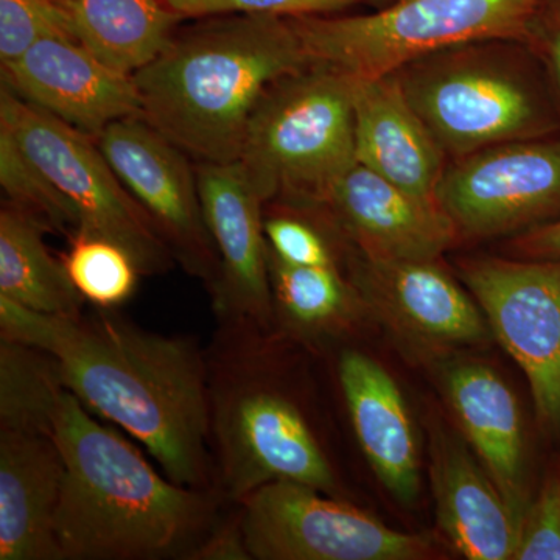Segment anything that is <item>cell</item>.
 Returning <instances> with one entry per match:
<instances>
[{
    "label": "cell",
    "instance_id": "24",
    "mask_svg": "<svg viewBox=\"0 0 560 560\" xmlns=\"http://www.w3.org/2000/svg\"><path fill=\"white\" fill-rule=\"evenodd\" d=\"M272 324L278 320L305 338L337 335L348 329L359 311V291L341 275L338 264L289 265L268 250Z\"/></svg>",
    "mask_w": 560,
    "mask_h": 560
},
{
    "label": "cell",
    "instance_id": "17",
    "mask_svg": "<svg viewBox=\"0 0 560 560\" xmlns=\"http://www.w3.org/2000/svg\"><path fill=\"white\" fill-rule=\"evenodd\" d=\"M353 142L357 164L415 197L438 201L442 149L393 75L353 79Z\"/></svg>",
    "mask_w": 560,
    "mask_h": 560
},
{
    "label": "cell",
    "instance_id": "15",
    "mask_svg": "<svg viewBox=\"0 0 560 560\" xmlns=\"http://www.w3.org/2000/svg\"><path fill=\"white\" fill-rule=\"evenodd\" d=\"M3 83L32 105L91 138L113 121L140 116L131 75L110 69L69 36H47L2 62Z\"/></svg>",
    "mask_w": 560,
    "mask_h": 560
},
{
    "label": "cell",
    "instance_id": "19",
    "mask_svg": "<svg viewBox=\"0 0 560 560\" xmlns=\"http://www.w3.org/2000/svg\"><path fill=\"white\" fill-rule=\"evenodd\" d=\"M65 460L50 434L0 430V560H60Z\"/></svg>",
    "mask_w": 560,
    "mask_h": 560
},
{
    "label": "cell",
    "instance_id": "5",
    "mask_svg": "<svg viewBox=\"0 0 560 560\" xmlns=\"http://www.w3.org/2000/svg\"><path fill=\"white\" fill-rule=\"evenodd\" d=\"M237 162L265 205H318L357 164L353 79L308 65L275 81L250 116Z\"/></svg>",
    "mask_w": 560,
    "mask_h": 560
},
{
    "label": "cell",
    "instance_id": "28",
    "mask_svg": "<svg viewBox=\"0 0 560 560\" xmlns=\"http://www.w3.org/2000/svg\"><path fill=\"white\" fill-rule=\"evenodd\" d=\"M47 36L73 38L72 22L62 3L58 0H0V61L16 60Z\"/></svg>",
    "mask_w": 560,
    "mask_h": 560
},
{
    "label": "cell",
    "instance_id": "12",
    "mask_svg": "<svg viewBox=\"0 0 560 560\" xmlns=\"http://www.w3.org/2000/svg\"><path fill=\"white\" fill-rule=\"evenodd\" d=\"M202 213L219 254L212 289L217 320L272 326L265 202L238 162L198 164Z\"/></svg>",
    "mask_w": 560,
    "mask_h": 560
},
{
    "label": "cell",
    "instance_id": "9",
    "mask_svg": "<svg viewBox=\"0 0 560 560\" xmlns=\"http://www.w3.org/2000/svg\"><path fill=\"white\" fill-rule=\"evenodd\" d=\"M463 279L493 337L525 372L541 422L559 431L560 260H474Z\"/></svg>",
    "mask_w": 560,
    "mask_h": 560
},
{
    "label": "cell",
    "instance_id": "21",
    "mask_svg": "<svg viewBox=\"0 0 560 560\" xmlns=\"http://www.w3.org/2000/svg\"><path fill=\"white\" fill-rule=\"evenodd\" d=\"M445 393L482 467L523 523L529 506L521 407L508 383L480 363H460L445 377Z\"/></svg>",
    "mask_w": 560,
    "mask_h": 560
},
{
    "label": "cell",
    "instance_id": "33",
    "mask_svg": "<svg viewBox=\"0 0 560 560\" xmlns=\"http://www.w3.org/2000/svg\"><path fill=\"white\" fill-rule=\"evenodd\" d=\"M514 248L526 259L560 260V220L523 232L515 238Z\"/></svg>",
    "mask_w": 560,
    "mask_h": 560
},
{
    "label": "cell",
    "instance_id": "3",
    "mask_svg": "<svg viewBox=\"0 0 560 560\" xmlns=\"http://www.w3.org/2000/svg\"><path fill=\"white\" fill-rule=\"evenodd\" d=\"M308 65L291 18L224 14L173 38L132 75L139 117L198 164L237 162L261 95Z\"/></svg>",
    "mask_w": 560,
    "mask_h": 560
},
{
    "label": "cell",
    "instance_id": "23",
    "mask_svg": "<svg viewBox=\"0 0 560 560\" xmlns=\"http://www.w3.org/2000/svg\"><path fill=\"white\" fill-rule=\"evenodd\" d=\"M49 231L32 213L5 202L0 210V298L46 315H75L86 301L62 259L44 242Z\"/></svg>",
    "mask_w": 560,
    "mask_h": 560
},
{
    "label": "cell",
    "instance_id": "13",
    "mask_svg": "<svg viewBox=\"0 0 560 560\" xmlns=\"http://www.w3.org/2000/svg\"><path fill=\"white\" fill-rule=\"evenodd\" d=\"M401 88L442 151L463 158L523 138L536 121L528 92L501 70H436Z\"/></svg>",
    "mask_w": 560,
    "mask_h": 560
},
{
    "label": "cell",
    "instance_id": "27",
    "mask_svg": "<svg viewBox=\"0 0 560 560\" xmlns=\"http://www.w3.org/2000/svg\"><path fill=\"white\" fill-rule=\"evenodd\" d=\"M0 186L11 205L32 213L50 232L70 237L80 230L75 208L3 125H0Z\"/></svg>",
    "mask_w": 560,
    "mask_h": 560
},
{
    "label": "cell",
    "instance_id": "1",
    "mask_svg": "<svg viewBox=\"0 0 560 560\" xmlns=\"http://www.w3.org/2000/svg\"><path fill=\"white\" fill-rule=\"evenodd\" d=\"M0 338L49 353L62 386L145 447L172 481L215 490L208 363L198 342L143 330L117 311L46 315L5 298Z\"/></svg>",
    "mask_w": 560,
    "mask_h": 560
},
{
    "label": "cell",
    "instance_id": "31",
    "mask_svg": "<svg viewBox=\"0 0 560 560\" xmlns=\"http://www.w3.org/2000/svg\"><path fill=\"white\" fill-rule=\"evenodd\" d=\"M512 560H560V470L530 501Z\"/></svg>",
    "mask_w": 560,
    "mask_h": 560
},
{
    "label": "cell",
    "instance_id": "26",
    "mask_svg": "<svg viewBox=\"0 0 560 560\" xmlns=\"http://www.w3.org/2000/svg\"><path fill=\"white\" fill-rule=\"evenodd\" d=\"M61 259L86 304L105 311H117L130 301L142 276L121 246L84 231L70 235Z\"/></svg>",
    "mask_w": 560,
    "mask_h": 560
},
{
    "label": "cell",
    "instance_id": "2",
    "mask_svg": "<svg viewBox=\"0 0 560 560\" xmlns=\"http://www.w3.org/2000/svg\"><path fill=\"white\" fill-rule=\"evenodd\" d=\"M65 460L57 518L60 560H187L230 504L158 471L68 389L51 422Z\"/></svg>",
    "mask_w": 560,
    "mask_h": 560
},
{
    "label": "cell",
    "instance_id": "10",
    "mask_svg": "<svg viewBox=\"0 0 560 560\" xmlns=\"http://www.w3.org/2000/svg\"><path fill=\"white\" fill-rule=\"evenodd\" d=\"M95 142L149 213L176 264L212 289L219 254L202 213L197 168L191 167L189 154L139 116L113 121Z\"/></svg>",
    "mask_w": 560,
    "mask_h": 560
},
{
    "label": "cell",
    "instance_id": "22",
    "mask_svg": "<svg viewBox=\"0 0 560 560\" xmlns=\"http://www.w3.org/2000/svg\"><path fill=\"white\" fill-rule=\"evenodd\" d=\"M73 38L110 69L135 75L167 49L178 14L164 0H66Z\"/></svg>",
    "mask_w": 560,
    "mask_h": 560
},
{
    "label": "cell",
    "instance_id": "35",
    "mask_svg": "<svg viewBox=\"0 0 560 560\" xmlns=\"http://www.w3.org/2000/svg\"><path fill=\"white\" fill-rule=\"evenodd\" d=\"M58 2L62 3V2H66V0H58Z\"/></svg>",
    "mask_w": 560,
    "mask_h": 560
},
{
    "label": "cell",
    "instance_id": "7",
    "mask_svg": "<svg viewBox=\"0 0 560 560\" xmlns=\"http://www.w3.org/2000/svg\"><path fill=\"white\" fill-rule=\"evenodd\" d=\"M0 125L75 208L79 231L121 246L142 276L164 275L175 267L167 243L110 167L94 138L7 86L0 94Z\"/></svg>",
    "mask_w": 560,
    "mask_h": 560
},
{
    "label": "cell",
    "instance_id": "4",
    "mask_svg": "<svg viewBox=\"0 0 560 560\" xmlns=\"http://www.w3.org/2000/svg\"><path fill=\"white\" fill-rule=\"evenodd\" d=\"M217 323L205 349L215 492L235 504L267 482L294 481L338 497L337 474L315 427L300 400L272 377L271 327Z\"/></svg>",
    "mask_w": 560,
    "mask_h": 560
},
{
    "label": "cell",
    "instance_id": "20",
    "mask_svg": "<svg viewBox=\"0 0 560 560\" xmlns=\"http://www.w3.org/2000/svg\"><path fill=\"white\" fill-rule=\"evenodd\" d=\"M338 381L357 440L378 481L394 499L415 503L420 456L407 401L385 368L359 350L338 360Z\"/></svg>",
    "mask_w": 560,
    "mask_h": 560
},
{
    "label": "cell",
    "instance_id": "30",
    "mask_svg": "<svg viewBox=\"0 0 560 560\" xmlns=\"http://www.w3.org/2000/svg\"><path fill=\"white\" fill-rule=\"evenodd\" d=\"M178 16L202 18L224 14H271L280 18L318 16L337 13L359 0H164Z\"/></svg>",
    "mask_w": 560,
    "mask_h": 560
},
{
    "label": "cell",
    "instance_id": "14",
    "mask_svg": "<svg viewBox=\"0 0 560 560\" xmlns=\"http://www.w3.org/2000/svg\"><path fill=\"white\" fill-rule=\"evenodd\" d=\"M308 208L323 209L368 260H436L458 234L440 202L415 197L360 164Z\"/></svg>",
    "mask_w": 560,
    "mask_h": 560
},
{
    "label": "cell",
    "instance_id": "16",
    "mask_svg": "<svg viewBox=\"0 0 560 560\" xmlns=\"http://www.w3.org/2000/svg\"><path fill=\"white\" fill-rule=\"evenodd\" d=\"M434 261L364 259L352 283L363 305L412 345L436 350L488 340L480 305Z\"/></svg>",
    "mask_w": 560,
    "mask_h": 560
},
{
    "label": "cell",
    "instance_id": "29",
    "mask_svg": "<svg viewBox=\"0 0 560 560\" xmlns=\"http://www.w3.org/2000/svg\"><path fill=\"white\" fill-rule=\"evenodd\" d=\"M265 235L272 257L289 265L338 264L331 241L323 228L293 212H265Z\"/></svg>",
    "mask_w": 560,
    "mask_h": 560
},
{
    "label": "cell",
    "instance_id": "11",
    "mask_svg": "<svg viewBox=\"0 0 560 560\" xmlns=\"http://www.w3.org/2000/svg\"><path fill=\"white\" fill-rule=\"evenodd\" d=\"M436 200L466 237H495L560 210V140L501 143L444 172Z\"/></svg>",
    "mask_w": 560,
    "mask_h": 560
},
{
    "label": "cell",
    "instance_id": "8",
    "mask_svg": "<svg viewBox=\"0 0 560 560\" xmlns=\"http://www.w3.org/2000/svg\"><path fill=\"white\" fill-rule=\"evenodd\" d=\"M235 504L250 560H425L438 555L429 536L393 529L301 482H267Z\"/></svg>",
    "mask_w": 560,
    "mask_h": 560
},
{
    "label": "cell",
    "instance_id": "18",
    "mask_svg": "<svg viewBox=\"0 0 560 560\" xmlns=\"http://www.w3.org/2000/svg\"><path fill=\"white\" fill-rule=\"evenodd\" d=\"M438 523L455 550L470 560H512L522 521L488 470L466 445L436 430L430 445Z\"/></svg>",
    "mask_w": 560,
    "mask_h": 560
},
{
    "label": "cell",
    "instance_id": "25",
    "mask_svg": "<svg viewBox=\"0 0 560 560\" xmlns=\"http://www.w3.org/2000/svg\"><path fill=\"white\" fill-rule=\"evenodd\" d=\"M65 386L49 353L0 338V430L50 434Z\"/></svg>",
    "mask_w": 560,
    "mask_h": 560
},
{
    "label": "cell",
    "instance_id": "32",
    "mask_svg": "<svg viewBox=\"0 0 560 560\" xmlns=\"http://www.w3.org/2000/svg\"><path fill=\"white\" fill-rule=\"evenodd\" d=\"M187 560H250L241 525L237 504L231 514H221L205 539L191 550Z\"/></svg>",
    "mask_w": 560,
    "mask_h": 560
},
{
    "label": "cell",
    "instance_id": "34",
    "mask_svg": "<svg viewBox=\"0 0 560 560\" xmlns=\"http://www.w3.org/2000/svg\"><path fill=\"white\" fill-rule=\"evenodd\" d=\"M552 57H555L556 70H558L560 81V33L558 38L555 40V47H552Z\"/></svg>",
    "mask_w": 560,
    "mask_h": 560
},
{
    "label": "cell",
    "instance_id": "6",
    "mask_svg": "<svg viewBox=\"0 0 560 560\" xmlns=\"http://www.w3.org/2000/svg\"><path fill=\"white\" fill-rule=\"evenodd\" d=\"M537 0H397L360 16L291 18L312 65L378 79L425 55L525 31Z\"/></svg>",
    "mask_w": 560,
    "mask_h": 560
}]
</instances>
